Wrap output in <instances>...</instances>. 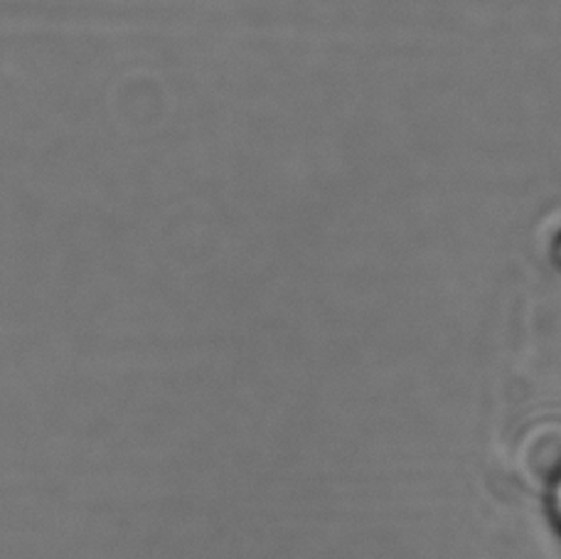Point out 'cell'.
<instances>
[{
	"mask_svg": "<svg viewBox=\"0 0 561 559\" xmlns=\"http://www.w3.org/2000/svg\"><path fill=\"white\" fill-rule=\"evenodd\" d=\"M549 505H552V513L557 523L561 525V471L552 478V491H549Z\"/></svg>",
	"mask_w": 561,
	"mask_h": 559,
	"instance_id": "1",
	"label": "cell"
}]
</instances>
